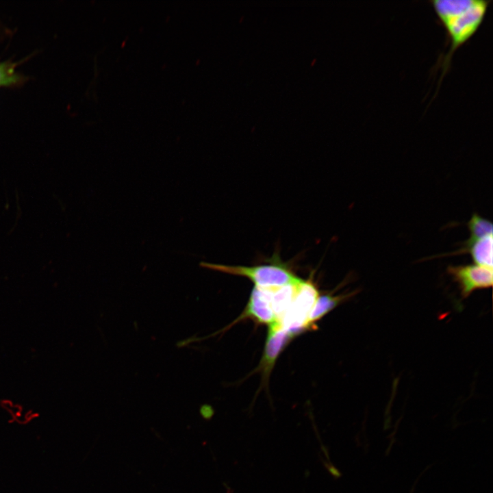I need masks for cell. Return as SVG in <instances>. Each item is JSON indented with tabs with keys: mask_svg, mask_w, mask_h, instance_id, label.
Listing matches in <instances>:
<instances>
[{
	"mask_svg": "<svg viewBox=\"0 0 493 493\" xmlns=\"http://www.w3.org/2000/svg\"><path fill=\"white\" fill-rule=\"evenodd\" d=\"M199 265L204 268L246 277L251 280L255 287L260 288H279L288 284L296 283L301 279L290 268L281 263L273 262L246 266L203 262Z\"/></svg>",
	"mask_w": 493,
	"mask_h": 493,
	"instance_id": "6da1fadb",
	"label": "cell"
},
{
	"mask_svg": "<svg viewBox=\"0 0 493 493\" xmlns=\"http://www.w3.org/2000/svg\"><path fill=\"white\" fill-rule=\"evenodd\" d=\"M490 2V1L475 0L474 3L467 10L442 25L449 38L450 47L442 60V74L440 82L449 68L454 53L469 40L479 29Z\"/></svg>",
	"mask_w": 493,
	"mask_h": 493,
	"instance_id": "7a4b0ae2",
	"label": "cell"
},
{
	"mask_svg": "<svg viewBox=\"0 0 493 493\" xmlns=\"http://www.w3.org/2000/svg\"><path fill=\"white\" fill-rule=\"evenodd\" d=\"M318 297V292L311 279L301 281L296 286L294 299L279 323L293 336L308 329L310 312Z\"/></svg>",
	"mask_w": 493,
	"mask_h": 493,
	"instance_id": "3957f363",
	"label": "cell"
},
{
	"mask_svg": "<svg viewBox=\"0 0 493 493\" xmlns=\"http://www.w3.org/2000/svg\"><path fill=\"white\" fill-rule=\"evenodd\" d=\"M447 273L459 288L463 299L468 298L474 291L489 288L493 283L492 268L477 264L449 266Z\"/></svg>",
	"mask_w": 493,
	"mask_h": 493,
	"instance_id": "277c9868",
	"label": "cell"
},
{
	"mask_svg": "<svg viewBox=\"0 0 493 493\" xmlns=\"http://www.w3.org/2000/svg\"><path fill=\"white\" fill-rule=\"evenodd\" d=\"M295 336L284 329L279 323L268 326L267 337L258 370L267 379L286 346Z\"/></svg>",
	"mask_w": 493,
	"mask_h": 493,
	"instance_id": "5b68a950",
	"label": "cell"
},
{
	"mask_svg": "<svg viewBox=\"0 0 493 493\" xmlns=\"http://www.w3.org/2000/svg\"><path fill=\"white\" fill-rule=\"evenodd\" d=\"M243 318H251L268 327L279 323L271 305V288H253L246 308L238 320Z\"/></svg>",
	"mask_w": 493,
	"mask_h": 493,
	"instance_id": "8992f818",
	"label": "cell"
},
{
	"mask_svg": "<svg viewBox=\"0 0 493 493\" xmlns=\"http://www.w3.org/2000/svg\"><path fill=\"white\" fill-rule=\"evenodd\" d=\"M462 253H469L475 264L492 268L493 235L477 239L468 238L453 255Z\"/></svg>",
	"mask_w": 493,
	"mask_h": 493,
	"instance_id": "52a82bcc",
	"label": "cell"
},
{
	"mask_svg": "<svg viewBox=\"0 0 493 493\" xmlns=\"http://www.w3.org/2000/svg\"><path fill=\"white\" fill-rule=\"evenodd\" d=\"M357 294L353 291L348 294L333 295L330 294L318 296L309 316L307 327L312 329L313 325L324 316L333 309L341 303Z\"/></svg>",
	"mask_w": 493,
	"mask_h": 493,
	"instance_id": "ba28073f",
	"label": "cell"
},
{
	"mask_svg": "<svg viewBox=\"0 0 493 493\" xmlns=\"http://www.w3.org/2000/svg\"><path fill=\"white\" fill-rule=\"evenodd\" d=\"M475 0H433L430 3L443 25L453 17L467 10L474 3Z\"/></svg>",
	"mask_w": 493,
	"mask_h": 493,
	"instance_id": "9c48e42d",
	"label": "cell"
},
{
	"mask_svg": "<svg viewBox=\"0 0 493 493\" xmlns=\"http://www.w3.org/2000/svg\"><path fill=\"white\" fill-rule=\"evenodd\" d=\"M299 282L271 288V305L279 322L289 309L294 299Z\"/></svg>",
	"mask_w": 493,
	"mask_h": 493,
	"instance_id": "30bf717a",
	"label": "cell"
},
{
	"mask_svg": "<svg viewBox=\"0 0 493 493\" xmlns=\"http://www.w3.org/2000/svg\"><path fill=\"white\" fill-rule=\"evenodd\" d=\"M471 239L481 238L493 235L492 223L488 219L474 213L467 223Z\"/></svg>",
	"mask_w": 493,
	"mask_h": 493,
	"instance_id": "8fae6325",
	"label": "cell"
},
{
	"mask_svg": "<svg viewBox=\"0 0 493 493\" xmlns=\"http://www.w3.org/2000/svg\"><path fill=\"white\" fill-rule=\"evenodd\" d=\"M21 77L15 70V65L10 62L0 63V87L16 84Z\"/></svg>",
	"mask_w": 493,
	"mask_h": 493,
	"instance_id": "7c38bea8",
	"label": "cell"
},
{
	"mask_svg": "<svg viewBox=\"0 0 493 493\" xmlns=\"http://www.w3.org/2000/svg\"><path fill=\"white\" fill-rule=\"evenodd\" d=\"M200 413L203 418L210 419L213 416L214 412L210 406L204 405L201 407Z\"/></svg>",
	"mask_w": 493,
	"mask_h": 493,
	"instance_id": "4fadbf2b",
	"label": "cell"
}]
</instances>
